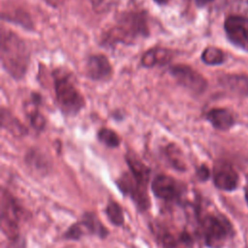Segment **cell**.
<instances>
[{
	"mask_svg": "<svg viewBox=\"0 0 248 248\" xmlns=\"http://www.w3.org/2000/svg\"><path fill=\"white\" fill-rule=\"evenodd\" d=\"M202 60L207 65H219L225 61V54L216 46H207L202 53Z\"/></svg>",
	"mask_w": 248,
	"mask_h": 248,
	"instance_id": "cell-19",
	"label": "cell"
},
{
	"mask_svg": "<svg viewBox=\"0 0 248 248\" xmlns=\"http://www.w3.org/2000/svg\"><path fill=\"white\" fill-rule=\"evenodd\" d=\"M130 172L143 180L148 181L150 175V169L132 151H129L125 156Z\"/></svg>",
	"mask_w": 248,
	"mask_h": 248,
	"instance_id": "cell-17",
	"label": "cell"
},
{
	"mask_svg": "<svg viewBox=\"0 0 248 248\" xmlns=\"http://www.w3.org/2000/svg\"><path fill=\"white\" fill-rule=\"evenodd\" d=\"M85 73L92 80L106 81L112 76V66L106 55L93 54L87 59Z\"/></svg>",
	"mask_w": 248,
	"mask_h": 248,
	"instance_id": "cell-12",
	"label": "cell"
},
{
	"mask_svg": "<svg viewBox=\"0 0 248 248\" xmlns=\"http://www.w3.org/2000/svg\"><path fill=\"white\" fill-rule=\"evenodd\" d=\"M54 91L57 105L66 115L78 114L85 106V100L71 78V74L64 69L53 72Z\"/></svg>",
	"mask_w": 248,
	"mask_h": 248,
	"instance_id": "cell-4",
	"label": "cell"
},
{
	"mask_svg": "<svg viewBox=\"0 0 248 248\" xmlns=\"http://www.w3.org/2000/svg\"><path fill=\"white\" fill-rule=\"evenodd\" d=\"M98 140L104 143L106 146L109 148L118 147L120 144V138L119 136L109 128H102L99 130L97 134Z\"/></svg>",
	"mask_w": 248,
	"mask_h": 248,
	"instance_id": "cell-22",
	"label": "cell"
},
{
	"mask_svg": "<svg viewBox=\"0 0 248 248\" xmlns=\"http://www.w3.org/2000/svg\"><path fill=\"white\" fill-rule=\"evenodd\" d=\"M199 230L208 248H223L233 236L231 222L222 214L216 212H201L197 209Z\"/></svg>",
	"mask_w": 248,
	"mask_h": 248,
	"instance_id": "cell-3",
	"label": "cell"
},
{
	"mask_svg": "<svg viewBox=\"0 0 248 248\" xmlns=\"http://www.w3.org/2000/svg\"><path fill=\"white\" fill-rule=\"evenodd\" d=\"M245 200H246V202L248 204V174H247V177H246V184H245Z\"/></svg>",
	"mask_w": 248,
	"mask_h": 248,
	"instance_id": "cell-27",
	"label": "cell"
},
{
	"mask_svg": "<svg viewBox=\"0 0 248 248\" xmlns=\"http://www.w3.org/2000/svg\"><path fill=\"white\" fill-rule=\"evenodd\" d=\"M30 62V52L24 41L11 30L2 29L1 63L15 79L24 77Z\"/></svg>",
	"mask_w": 248,
	"mask_h": 248,
	"instance_id": "cell-1",
	"label": "cell"
},
{
	"mask_svg": "<svg viewBox=\"0 0 248 248\" xmlns=\"http://www.w3.org/2000/svg\"><path fill=\"white\" fill-rule=\"evenodd\" d=\"M197 175L198 177L201 179V180H206L209 175H210V172H209V170L207 169L206 166L202 165L201 166L198 170H197Z\"/></svg>",
	"mask_w": 248,
	"mask_h": 248,
	"instance_id": "cell-24",
	"label": "cell"
},
{
	"mask_svg": "<svg viewBox=\"0 0 248 248\" xmlns=\"http://www.w3.org/2000/svg\"><path fill=\"white\" fill-rule=\"evenodd\" d=\"M106 213L112 225L121 227L124 224L123 209L117 202H109L106 207Z\"/></svg>",
	"mask_w": 248,
	"mask_h": 248,
	"instance_id": "cell-20",
	"label": "cell"
},
{
	"mask_svg": "<svg viewBox=\"0 0 248 248\" xmlns=\"http://www.w3.org/2000/svg\"><path fill=\"white\" fill-rule=\"evenodd\" d=\"M205 117L215 129L221 131L229 130L234 124V119L232 113L228 109L222 108H211L207 111Z\"/></svg>",
	"mask_w": 248,
	"mask_h": 248,
	"instance_id": "cell-14",
	"label": "cell"
},
{
	"mask_svg": "<svg viewBox=\"0 0 248 248\" xmlns=\"http://www.w3.org/2000/svg\"><path fill=\"white\" fill-rule=\"evenodd\" d=\"M83 233H91L101 238H105L108 234V231L98 219V217L91 212H87L82 216L80 222H78Z\"/></svg>",
	"mask_w": 248,
	"mask_h": 248,
	"instance_id": "cell-15",
	"label": "cell"
},
{
	"mask_svg": "<svg viewBox=\"0 0 248 248\" xmlns=\"http://www.w3.org/2000/svg\"><path fill=\"white\" fill-rule=\"evenodd\" d=\"M1 121L2 127L6 128L9 132L15 136H24L28 133L26 127L21 124V122L16 118L9 110L2 108L1 111Z\"/></svg>",
	"mask_w": 248,
	"mask_h": 248,
	"instance_id": "cell-18",
	"label": "cell"
},
{
	"mask_svg": "<svg viewBox=\"0 0 248 248\" xmlns=\"http://www.w3.org/2000/svg\"><path fill=\"white\" fill-rule=\"evenodd\" d=\"M153 194L165 202H177L182 194V187L173 177L167 174H158L151 183Z\"/></svg>",
	"mask_w": 248,
	"mask_h": 248,
	"instance_id": "cell-10",
	"label": "cell"
},
{
	"mask_svg": "<svg viewBox=\"0 0 248 248\" xmlns=\"http://www.w3.org/2000/svg\"><path fill=\"white\" fill-rule=\"evenodd\" d=\"M154 233L163 248H194V238L187 230H179L160 224H154Z\"/></svg>",
	"mask_w": 248,
	"mask_h": 248,
	"instance_id": "cell-7",
	"label": "cell"
},
{
	"mask_svg": "<svg viewBox=\"0 0 248 248\" xmlns=\"http://www.w3.org/2000/svg\"><path fill=\"white\" fill-rule=\"evenodd\" d=\"M212 176L215 186L222 191H233L238 185L239 178L236 170L226 161H217L214 164Z\"/></svg>",
	"mask_w": 248,
	"mask_h": 248,
	"instance_id": "cell-11",
	"label": "cell"
},
{
	"mask_svg": "<svg viewBox=\"0 0 248 248\" xmlns=\"http://www.w3.org/2000/svg\"><path fill=\"white\" fill-rule=\"evenodd\" d=\"M228 39L236 46L248 51V17L238 15L229 16L224 22Z\"/></svg>",
	"mask_w": 248,
	"mask_h": 248,
	"instance_id": "cell-9",
	"label": "cell"
},
{
	"mask_svg": "<svg viewBox=\"0 0 248 248\" xmlns=\"http://www.w3.org/2000/svg\"><path fill=\"white\" fill-rule=\"evenodd\" d=\"M149 35L147 16L144 12H126L118 18L117 23L105 35L104 43L133 44L138 39Z\"/></svg>",
	"mask_w": 248,
	"mask_h": 248,
	"instance_id": "cell-2",
	"label": "cell"
},
{
	"mask_svg": "<svg viewBox=\"0 0 248 248\" xmlns=\"http://www.w3.org/2000/svg\"><path fill=\"white\" fill-rule=\"evenodd\" d=\"M212 1H213V0H195L196 5H197L198 7H203V6L207 5L208 3L212 2Z\"/></svg>",
	"mask_w": 248,
	"mask_h": 248,
	"instance_id": "cell-26",
	"label": "cell"
},
{
	"mask_svg": "<svg viewBox=\"0 0 248 248\" xmlns=\"http://www.w3.org/2000/svg\"><path fill=\"white\" fill-rule=\"evenodd\" d=\"M119 190L129 196L140 210H146L150 205L147 185L148 181L136 177L131 172H124L117 180Z\"/></svg>",
	"mask_w": 248,
	"mask_h": 248,
	"instance_id": "cell-6",
	"label": "cell"
},
{
	"mask_svg": "<svg viewBox=\"0 0 248 248\" xmlns=\"http://www.w3.org/2000/svg\"><path fill=\"white\" fill-rule=\"evenodd\" d=\"M44 1L52 7H59L65 2V0H44Z\"/></svg>",
	"mask_w": 248,
	"mask_h": 248,
	"instance_id": "cell-25",
	"label": "cell"
},
{
	"mask_svg": "<svg viewBox=\"0 0 248 248\" xmlns=\"http://www.w3.org/2000/svg\"><path fill=\"white\" fill-rule=\"evenodd\" d=\"M172 57V52L165 47H153L148 49L141 56V65L145 68H152L156 65L168 64Z\"/></svg>",
	"mask_w": 248,
	"mask_h": 248,
	"instance_id": "cell-13",
	"label": "cell"
},
{
	"mask_svg": "<svg viewBox=\"0 0 248 248\" xmlns=\"http://www.w3.org/2000/svg\"><path fill=\"white\" fill-rule=\"evenodd\" d=\"M27 115L29 117L30 124L34 130H36L37 132H41L45 129L46 118L37 108H31L29 110H27Z\"/></svg>",
	"mask_w": 248,
	"mask_h": 248,
	"instance_id": "cell-23",
	"label": "cell"
},
{
	"mask_svg": "<svg viewBox=\"0 0 248 248\" xmlns=\"http://www.w3.org/2000/svg\"><path fill=\"white\" fill-rule=\"evenodd\" d=\"M153 1L159 5H166L170 0H153Z\"/></svg>",
	"mask_w": 248,
	"mask_h": 248,
	"instance_id": "cell-28",
	"label": "cell"
},
{
	"mask_svg": "<svg viewBox=\"0 0 248 248\" xmlns=\"http://www.w3.org/2000/svg\"><path fill=\"white\" fill-rule=\"evenodd\" d=\"M170 73L178 84L195 94L202 93L207 87L204 77L188 65H173L170 68Z\"/></svg>",
	"mask_w": 248,
	"mask_h": 248,
	"instance_id": "cell-8",
	"label": "cell"
},
{
	"mask_svg": "<svg viewBox=\"0 0 248 248\" xmlns=\"http://www.w3.org/2000/svg\"><path fill=\"white\" fill-rule=\"evenodd\" d=\"M222 83L235 94L248 96V76L228 75L222 78Z\"/></svg>",
	"mask_w": 248,
	"mask_h": 248,
	"instance_id": "cell-16",
	"label": "cell"
},
{
	"mask_svg": "<svg viewBox=\"0 0 248 248\" xmlns=\"http://www.w3.org/2000/svg\"><path fill=\"white\" fill-rule=\"evenodd\" d=\"M166 154L170 163L174 169L179 170H184L186 169V165L182 160V153L175 144H169L166 148Z\"/></svg>",
	"mask_w": 248,
	"mask_h": 248,
	"instance_id": "cell-21",
	"label": "cell"
},
{
	"mask_svg": "<svg viewBox=\"0 0 248 248\" xmlns=\"http://www.w3.org/2000/svg\"><path fill=\"white\" fill-rule=\"evenodd\" d=\"M21 209L12 194L2 188L1 191V231L10 239H16L19 233Z\"/></svg>",
	"mask_w": 248,
	"mask_h": 248,
	"instance_id": "cell-5",
	"label": "cell"
}]
</instances>
